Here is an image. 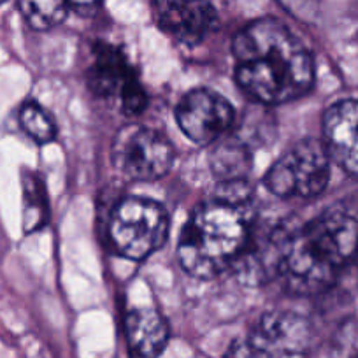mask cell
Segmentation results:
<instances>
[{
	"label": "cell",
	"mask_w": 358,
	"mask_h": 358,
	"mask_svg": "<svg viewBox=\"0 0 358 358\" xmlns=\"http://www.w3.org/2000/svg\"><path fill=\"white\" fill-rule=\"evenodd\" d=\"M174 146L158 130L144 125H127L113 141L111 158L116 171L132 181H157L174 164Z\"/></svg>",
	"instance_id": "7"
},
{
	"label": "cell",
	"mask_w": 358,
	"mask_h": 358,
	"mask_svg": "<svg viewBox=\"0 0 358 358\" xmlns=\"http://www.w3.org/2000/svg\"><path fill=\"white\" fill-rule=\"evenodd\" d=\"M4 2H6V0H0V4H4Z\"/></svg>",
	"instance_id": "18"
},
{
	"label": "cell",
	"mask_w": 358,
	"mask_h": 358,
	"mask_svg": "<svg viewBox=\"0 0 358 358\" xmlns=\"http://www.w3.org/2000/svg\"><path fill=\"white\" fill-rule=\"evenodd\" d=\"M108 236L116 253L129 260H144L167 241V211L151 199H123L109 216Z\"/></svg>",
	"instance_id": "4"
},
{
	"label": "cell",
	"mask_w": 358,
	"mask_h": 358,
	"mask_svg": "<svg viewBox=\"0 0 358 358\" xmlns=\"http://www.w3.org/2000/svg\"><path fill=\"white\" fill-rule=\"evenodd\" d=\"M22 129L37 143H50L57 136V127L51 116L37 102H27L20 109Z\"/></svg>",
	"instance_id": "16"
},
{
	"label": "cell",
	"mask_w": 358,
	"mask_h": 358,
	"mask_svg": "<svg viewBox=\"0 0 358 358\" xmlns=\"http://www.w3.org/2000/svg\"><path fill=\"white\" fill-rule=\"evenodd\" d=\"M20 11L32 29L50 30L71 13L94 11L101 0H18Z\"/></svg>",
	"instance_id": "14"
},
{
	"label": "cell",
	"mask_w": 358,
	"mask_h": 358,
	"mask_svg": "<svg viewBox=\"0 0 358 358\" xmlns=\"http://www.w3.org/2000/svg\"><path fill=\"white\" fill-rule=\"evenodd\" d=\"M253 225L248 204L216 199L199 206L179 237V264L199 280H211L232 271L250 241Z\"/></svg>",
	"instance_id": "3"
},
{
	"label": "cell",
	"mask_w": 358,
	"mask_h": 358,
	"mask_svg": "<svg viewBox=\"0 0 358 358\" xmlns=\"http://www.w3.org/2000/svg\"><path fill=\"white\" fill-rule=\"evenodd\" d=\"M234 108L223 95L208 88L192 90L178 102L176 122L194 143H218L234 125Z\"/></svg>",
	"instance_id": "9"
},
{
	"label": "cell",
	"mask_w": 358,
	"mask_h": 358,
	"mask_svg": "<svg viewBox=\"0 0 358 358\" xmlns=\"http://www.w3.org/2000/svg\"><path fill=\"white\" fill-rule=\"evenodd\" d=\"M357 257H358V253H357Z\"/></svg>",
	"instance_id": "19"
},
{
	"label": "cell",
	"mask_w": 358,
	"mask_h": 358,
	"mask_svg": "<svg viewBox=\"0 0 358 358\" xmlns=\"http://www.w3.org/2000/svg\"><path fill=\"white\" fill-rule=\"evenodd\" d=\"M125 341L130 358H158L169 341L164 316L153 308L132 309L125 316Z\"/></svg>",
	"instance_id": "12"
},
{
	"label": "cell",
	"mask_w": 358,
	"mask_h": 358,
	"mask_svg": "<svg viewBox=\"0 0 358 358\" xmlns=\"http://www.w3.org/2000/svg\"><path fill=\"white\" fill-rule=\"evenodd\" d=\"M330 160L323 141H299L268 169L265 188L281 199L316 197L329 185Z\"/></svg>",
	"instance_id": "5"
},
{
	"label": "cell",
	"mask_w": 358,
	"mask_h": 358,
	"mask_svg": "<svg viewBox=\"0 0 358 358\" xmlns=\"http://www.w3.org/2000/svg\"><path fill=\"white\" fill-rule=\"evenodd\" d=\"M309 346L311 329L301 315L271 311L230 344L225 358H306Z\"/></svg>",
	"instance_id": "6"
},
{
	"label": "cell",
	"mask_w": 358,
	"mask_h": 358,
	"mask_svg": "<svg viewBox=\"0 0 358 358\" xmlns=\"http://www.w3.org/2000/svg\"><path fill=\"white\" fill-rule=\"evenodd\" d=\"M86 79L97 97L120 99L127 116H139L146 109V92L120 48L108 43L95 44Z\"/></svg>",
	"instance_id": "8"
},
{
	"label": "cell",
	"mask_w": 358,
	"mask_h": 358,
	"mask_svg": "<svg viewBox=\"0 0 358 358\" xmlns=\"http://www.w3.org/2000/svg\"><path fill=\"white\" fill-rule=\"evenodd\" d=\"M232 51L237 85L258 104H287L308 94L315 83L311 51L274 18L248 23L234 37Z\"/></svg>",
	"instance_id": "1"
},
{
	"label": "cell",
	"mask_w": 358,
	"mask_h": 358,
	"mask_svg": "<svg viewBox=\"0 0 358 358\" xmlns=\"http://www.w3.org/2000/svg\"><path fill=\"white\" fill-rule=\"evenodd\" d=\"M323 144L334 162L350 174L358 176V101L346 99L327 109Z\"/></svg>",
	"instance_id": "11"
},
{
	"label": "cell",
	"mask_w": 358,
	"mask_h": 358,
	"mask_svg": "<svg viewBox=\"0 0 358 358\" xmlns=\"http://www.w3.org/2000/svg\"><path fill=\"white\" fill-rule=\"evenodd\" d=\"M50 218L48 199L41 178H27L25 181V230L36 232L43 229Z\"/></svg>",
	"instance_id": "15"
},
{
	"label": "cell",
	"mask_w": 358,
	"mask_h": 358,
	"mask_svg": "<svg viewBox=\"0 0 358 358\" xmlns=\"http://www.w3.org/2000/svg\"><path fill=\"white\" fill-rule=\"evenodd\" d=\"M278 2L281 8L302 22H313L318 15V0H278Z\"/></svg>",
	"instance_id": "17"
},
{
	"label": "cell",
	"mask_w": 358,
	"mask_h": 358,
	"mask_svg": "<svg viewBox=\"0 0 358 358\" xmlns=\"http://www.w3.org/2000/svg\"><path fill=\"white\" fill-rule=\"evenodd\" d=\"M253 151L251 146L241 136L227 137L220 141L209 157L213 174L220 183L230 181H244L251 171Z\"/></svg>",
	"instance_id": "13"
},
{
	"label": "cell",
	"mask_w": 358,
	"mask_h": 358,
	"mask_svg": "<svg viewBox=\"0 0 358 358\" xmlns=\"http://www.w3.org/2000/svg\"><path fill=\"white\" fill-rule=\"evenodd\" d=\"M358 253V215L332 208L301 229L290 230L280 276L297 294H320L332 287Z\"/></svg>",
	"instance_id": "2"
},
{
	"label": "cell",
	"mask_w": 358,
	"mask_h": 358,
	"mask_svg": "<svg viewBox=\"0 0 358 358\" xmlns=\"http://www.w3.org/2000/svg\"><path fill=\"white\" fill-rule=\"evenodd\" d=\"M158 27L179 43L197 46L218 27V13L209 0H153Z\"/></svg>",
	"instance_id": "10"
}]
</instances>
